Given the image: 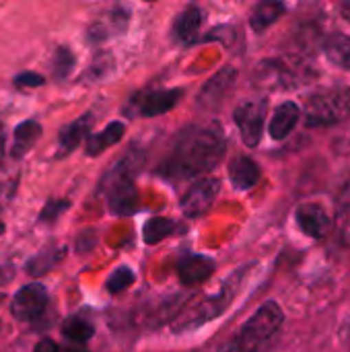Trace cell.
Returning <instances> with one entry per match:
<instances>
[{
	"label": "cell",
	"mask_w": 350,
	"mask_h": 352,
	"mask_svg": "<svg viewBox=\"0 0 350 352\" xmlns=\"http://www.w3.org/2000/svg\"><path fill=\"white\" fill-rule=\"evenodd\" d=\"M175 229H177L175 221L165 219V217H153V219H151V221H146V225H144L142 239H144V243L155 245V243L163 241L165 237L173 235V233H175Z\"/></svg>",
	"instance_id": "24"
},
{
	"label": "cell",
	"mask_w": 350,
	"mask_h": 352,
	"mask_svg": "<svg viewBox=\"0 0 350 352\" xmlns=\"http://www.w3.org/2000/svg\"><path fill=\"white\" fill-rule=\"evenodd\" d=\"M326 56L330 62H334L336 66L344 68L350 72V35L344 33H334L326 39Z\"/></svg>",
	"instance_id": "22"
},
{
	"label": "cell",
	"mask_w": 350,
	"mask_h": 352,
	"mask_svg": "<svg viewBox=\"0 0 350 352\" xmlns=\"http://www.w3.org/2000/svg\"><path fill=\"white\" fill-rule=\"evenodd\" d=\"M68 206H70V202H66V200H58V198L47 200V204L43 206V210L39 214V223H54Z\"/></svg>",
	"instance_id": "29"
},
{
	"label": "cell",
	"mask_w": 350,
	"mask_h": 352,
	"mask_svg": "<svg viewBox=\"0 0 350 352\" xmlns=\"http://www.w3.org/2000/svg\"><path fill=\"white\" fill-rule=\"evenodd\" d=\"M45 82V78L37 72H21L14 76V85L17 87H23V89H33V87H41Z\"/></svg>",
	"instance_id": "30"
},
{
	"label": "cell",
	"mask_w": 350,
	"mask_h": 352,
	"mask_svg": "<svg viewBox=\"0 0 350 352\" xmlns=\"http://www.w3.org/2000/svg\"><path fill=\"white\" fill-rule=\"evenodd\" d=\"M62 256H64V250H62V248H45L43 252H39L37 256H33V258L27 262L25 270H27V274H31V276H41V274H45L52 266H56V262H60Z\"/></svg>",
	"instance_id": "25"
},
{
	"label": "cell",
	"mask_w": 350,
	"mask_h": 352,
	"mask_svg": "<svg viewBox=\"0 0 350 352\" xmlns=\"http://www.w3.org/2000/svg\"><path fill=\"white\" fill-rule=\"evenodd\" d=\"M124 132H126V126H124L122 122H111V124H107L101 132L91 134V136L87 138V146H85L87 155H89V157L101 155V153L107 151L109 146L118 144V142L122 140Z\"/></svg>",
	"instance_id": "18"
},
{
	"label": "cell",
	"mask_w": 350,
	"mask_h": 352,
	"mask_svg": "<svg viewBox=\"0 0 350 352\" xmlns=\"http://www.w3.org/2000/svg\"><path fill=\"white\" fill-rule=\"evenodd\" d=\"M52 66H54V76L56 78H66L72 72V66H74V54L70 52V47H64V45L58 47L56 54H54Z\"/></svg>",
	"instance_id": "26"
},
{
	"label": "cell",
	"mask_w": 350,
	"mask_h": 352,
	"mask_svg": "<svg viewBox=\"0 0 350 352\" xmlns=\"http://www.w3.org/2000/svg\"><path fill=\"white\" fill-rule=\"evenodd\" d=\"M340 146H342V153H350V128L349 132H347V136L340 140Z\"/></svg>",
	"instance_id": "34"
},
{
	"label": "cell",
	"mask_w": 350,
	"mask_h": 352,
	"mask_svg": "<svg viewBox=\"0 0 350 352\" xmlns=\"http://www.w3.org/2000/svg\"><path fill=\"white\" fill-rule=\"evenodd\" d=\"M134 272L130 270V268H126V266H122V268H118L109 278H107V291L109 293H122V291H126L132 283H134Z\"/></svg>",
	"instance_id": "28"
},
{
	"label": "cell",
	"mask_w": 350,
	"mask_h": 352,
	"mask_svg": "<svg viewBox=\"0 0 350 352\" xmlns=\"http://www.w3.org/2000/svg\"><path fill=\"white\" fill-rule=\"evenodd\" d=\"M45 307H47L45 287L39 283H31L17 291V295L12 297L10 311L21 322H33L35 318H39L43 314Z\"/></svg>",
	"instance_id": "9"
},
{
	"label": "cell",
	"mask_w": 350,
	"mask_h": 352,
	"mask_svg": "<svg viewBox=\"0 0 350 352\" xmlns=\"http://www.w3.org/2000/svg\"><path fill=\"white\" fill-rule=\"evenodd\" d=\"M266 109L268 103L264 99H256V101H245L241 103L233 118L235 124L241 132V140L245 142V146H258L262 140V132H264V122H266Z\"/></svg>",
	"instance_id": "7"
},
{
	"label": "cell",
	"mask_w": 350,
	"mask_h": 352,
	"mask_svg": "<svg viewBox=\"0 0 350 352\" xmlns=\"http://www.w3.org/2000/svg\"><path fill=\"white\" fill-rule=\"evenodd\" d=\"M33 352H60V349H58V344L52 338H43V340H39L35 344Z\"/></svg>",
	"instance_id": "32"
},
{
	"label": "cell",
	"mask_w": 350,
	"mask_h": 352,
	"mask_svg": "<svg viewBox=\"0 0 350 352\" xmlns=\"http://www.w3.org/2000/svg\"><path fill=\"white\" fill-rule=\"evenodd\" d=\"M334 231H336V239L338 243H342L344 248L350 245V204H342L336 212L334 219Z\"/></svg>",
	"instance_id": "27"
},
{
	"label": "cell",
	"mask_w": 350,
	"mask_h": 352,
	"mask_svg": "<svg viewBox=\"0 0 350 352\" xmlns=\"http://www.w3.org/2000/svg\"><path fill=\"white\" fill-rule=\"evenodd\" d=\"M39 136H41V126L35 120H25L23 124H19L14 128V140L10 148L12 159L25 157L31 151V146L39 140Z\"/></svg>",
	"instance_id": "20"
},
{
	"label": "cell",
	"mask_w": 350,
	"mask_h": 352,
	"mask_svg": "<svg viewBox=\"0 0 350 352\" xmlns=\"http://www.w3.org/2000/svg\"><path fill=\"white\" fill-rule=\"evenodd\" d=\"M297 225L301 231L314 239H322L330 233L332 229V219L328 217L326 208L318 202H305L295 210Z\"/></svg>",
	"instance_id": "11"
},
{
	"label": "cell",
	"mask_w": 350,
	"mask_h": 352,
	"mask_svg": "<svg viewBox=\"0 0 350 352\" xmlns=\"http://www.w3.org/2000/svg\"><path fill=\"white\" fill-rule=\"evenodd\" d=\"M229 179L233 188L239 192L252 190L260 179V167L252 157H245V155L235 157L229 165Z\"/></svg>",
	"instance_id": "14"
},
{
	"label": "cell",
	"mask_w": 350,
	"mask_h": 352,
	"mask_svg": "<svg viewBox=\"0 0 350 352\" xmlns=\"http://www.w3.org/2000/svg\"><path fill=\"white\" fill-rule=\"evenodd\" d=\"M126 25H128V12L122 10V8H118V10H113L111 14H105L103 19H99L95 25H91V29H89V39L95 41V43H97V41H105V39H109V37L122 33V31L126 29Z\"/></svg>",
	"instance_id": "17"
},
{
	"label": "cell",
	"mask_w": 350,
	"mask_h": 352,
	"mask_svg": "<svg viewBox=\"0 0 350 352\" xmlns=\"http://www.w3.org/2000/svg\"><path fill=\"white\" fill-rule=\"evenodd\" d=\"M202 23H204V10L198 6H190L177 16L173 25V37L182 43H190L196 37Z\"/></svg>",
	"instance_id": "19"
},
{
	"label": "cell",
	"mask_w": 350,
	"mask_h": 352,
	"mask_svg": "<svg viewBox=\"0 0 350 352\" xmlns=\"http://www.w3.org/2000/svg\"><path fill=\"white\" fill-rule=\"evenodd\" d=\"M215 272V262L204 256H186L177 264V274L184 285H198Z\"/></svg>",
	"instance_id": "16"
},
{
	"label": "cell",
	"mask_w": 350,
	"mask_h": 352,
	"mask_svg": "<svg viewBox=\"0 0 350 352\" xmlns=\"http://www.w3.org/2000/svg\"><path fill=\"white\" fill-rule=\"evenodd\" d=\"M60 352H89V351H85V349H78V346H70V349H64V351H60Z\"/></svg>",
	"instance_id": "36"
},
{
	"label": "cell",
	"mask_w": 350,
	"mask_h": 352,
	"mask_svg": "<svg viewBox=\"0 0 350 352\" xmlns=\"http://www.w3.org/2000/svg\"><path fill=\"white\" fill-rule=\"evenodd\" d=\"M338 10H340V14L350 21V0H344V2H340V6H338Z\"/></svg>",
	"instance_id": "33"
},
{
	"label": "cell",
	"mask_w": 350,
	"mask_h": 352,
	"mask_svg": "<svg viewBox=\"0 0 350 352\" xmlns=\"http://www.w3.org/2000/svg\"><path fill=\"white\" fill-rule=\"evenodd\" d=\"M62 334H64L66 340H70V342H74V344H85V342H89V340L93 338L95 328H93V324H91L87 318H83V316H72V318H68V320L64 322Z\"/></svg>",
	"instance_id": "23"
},
{
	"label": "cell",
	"mask_w": 350,
	"mask_h": 352,
	"mask_svg": "<svg viewBox=\"0 0 350 352\" xmlns=\"http://www.w3.org/2000/svg\"><path fill=\"white\" fill-rule=\"evenodd\" d=\"M285 314L276 301H266L258 311L239 328L235 336L223 342L217 352H262L278 334Z\"/></svg>",
	"instance_id": "3"
},
{
	"label": "cell",
	"mask_w": 350,
	"mask_h": 352,
	"mask_svg": "<svg viewBox=\"0 0 350 352\" xmlns=\"http://www.w3.org/2000/svg\"><path fill=\"white\" fill-rule=\"evenodd\" d=\"M316 76V70L311 64L297 56H283V58H270L260 62L256 68V85L264 89H297L301 85H307Z\"/></svg>",
	"instance_id": "6"
},
{
	"label": "cell",
	"mask_w": 350,
	"mask_h": 352,
	"mask_svg": "<svg viewBox=\"0 0 350 352\" xmlns=\"http://www.w3.org/2000/svg\"><path fill=\"white\" fill-rule=\"evenodd\" d=\"M2 155H4V128L0 122V161H2Z\"/></svg>",
	"instance_id": "35"
},
{
	"label": "cell",
	"mask_w": 350,
	"mask_h": 352,
	"mask_svg": "<svg viewBox=\"0 0 350 352\" xmlns=\"http://www.w3.org/2000/svg\"><path fill=\"white\" fill-rule=\"evenodd\" d=\"M227 140L219 124H194L179 132L159 175L171 182L196 179L212 171L225 157Z\"/></svg>",
	"instance_id": "1"
},
{
	"label": "cell",
	"mask_w": 350,
	"mask_h": 352,
	"mask_svg": "<svg viewBox=\"0 0 350 352\" xmlns=\"http://www.w3.org/2000/svg\"><path fill=\"white\" fill-rule=\"evenodd\" d=\"M144 165V153L132 148L126 153L103 177L101 190L107 194L109 212L116 217H130L138 208V190L134 186V175Z\"/></svg>",
	"instance_id": "2"
},
{
	"label": "cell",
	"mask_w": 350,
	"mask_h": 352,
	"mask_svg": "<svg viewBox=\"0 0 350 352\" xmlns=\"http://www.w3.org/2000/svg\"><path fill=\"white\" fill-rule=\"evenodd\" d=\"M250 270H252V266L239 268L233 276H229V278L225 280V285L221 287L219 293H215V295L206 297L204 301H198V303H194L192 307L184 309V311L171 322V330H173L175 334H179V332H190V330H196V328H200V326L212 322L215 318L223 316L225 309L233 303L235 295L239 293L241 283H243V276H245Z\"/></svg>",
	"instance_id": "4"
},
{
	"label": "cell",
	"mask_w": 350,
	"mask_h": 352,
	"mask_svg": "<svg viewBox=\"0 0 350 352\" xmlns=\"http://www.w3.org/2000/svg\"><path fill=\"white\" fill-rule=\"evenodd\" d=\"M91 128H93V116L91 113H85L78 120H74L72 124L64 126L62 132H60V136H58L60 155L72 153L85 138L91 136Z\"/></svg>",
	"instance_id": "15"
},
{
	"label": "cell",
	"mask_w": 350,
	"mask_h": 352,
	"mask_svg": "<svg viewBox=\"0 0 350 352\" xmlns=\"http://www.w3.org/2000/svg\"><path fill=\"white\" fill-rule=\"evenodd\" d=\"M2 233H4V225L0 223V235H2Z\"/></svg>",
	"instance_id": "37"
},
{
	"label": "cell",
	"mask_w": 350,
	"mask_h": 352,
	"mask_svg": "<svg viewBox=\"0 0 350 352\" xmlns=\"http://www.w3.org/2000/svg\"><path fill=\"white\" fill-rule=\"evenodd\" d=\"M179 97H182V89H155V91H144L138 97H134L132 105L136 113L144 118H155L173 109Z\"/></svg>",
	"instance_id": "10"
},
{
	"label": "cell",
	"mask_w": 350,
	"mask_h": 352,
	"mask_svg": "<svg viewBox=\"0 0 350 352\" xmlns=\"http://www.w3.org/2000/svg\"><path fill=\"white\" fill-rule=\"evenodd\" d=\"M285 12V4L281 2H262L254 8L252 16H250V25L256 33H262L264 29H268L270 25H274Z\"/></svg>",
	"instance_id": "21"
},
{
	"label": "cell",
	"mask_w": 350,
	"mask_h": 352,
	"mask_svg": "<svg viewBox=\"0 0 350 352\" xmlns=\"http://www.w3.org/2000/svg\"><path fill=\"white\" fill-rule=\"evenodd\" d=\"M235 78H237V70H235V68H231V66L221 68V70L204 85V89L200 91L198 103H200L202 107H206V109L217 107V105L225 99V95L231 91V87L235 85Z\"/></svg>",
	"instance_id": "12"
},
{
	"label": "cell",
	"mask_w": 350,
	"mask_h": 352,
	"mask_svg": "<svg viewBox=\"0 0 350 352\" xmlns=\"http://www.w3.org/2000/svg\"><path fill=\"white\" fill-rule=\"evenodd\" d=\"M12 194H14V182H8V184L0 182V208L12 198Z\"/></svg>",
	"instance_id": "31"
},
{
	"label": "cell",
	"mask_w": 350,
	"mask_h": 352,
	"mask_svg": "<svg viewBox=\"0 0 350 352\" xmlns=\"http://www.w3.org/2000/svg\"><path fill=\"white\" fill-rule=\"evenodd\" d=\"M221 192V182L215 179V177H206V179H198L182 198L179 202V208L186 217L190 219H196V217H202L217 200Z\"/></svg>",
	"instance_id": "8"
},
{
	"label": "cell",
	"mask_w": 350,
	"mask_h": 352,
	"mask_svg": "<svg viewBox=\"0 0 350 352\" xmlns=\"http://www.w3.org/2000/svg\"><path fill=\"white\" fill-rule=\"evenodd\" d=\"M301 120V109L297 103L293 101H285L281 103L274 113H272V120H270V126H268V132L274 140H285L293 130L295 126L299 124Z\"/></svg>",
	"instance_id": "13"
},
{
	"label": "cell",
	"mask_w": 350,
	"mask_h": 352,
	"mask_svg": "<svg viewBox=\"0 0 350 352\" xmlns=\"http://www.w3.org/2000/svg\"><path fill=\"white\" fill-rule=\"evenodd\" d=\"M305 126L322 128L334 126L350 118V89L344 85H332L311 93L305 101Z\"/></svg>",
	"instance_id": "5"
}]
</instances>
